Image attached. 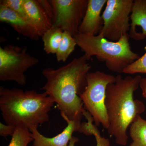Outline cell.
I'll list each match as a JSON object with an SVG mask.
<instances>
[{
  "mask_svg": "<svg viewBox=\"0 0 146 146\" xmlns=\"http://www.w3.org/2000/svg\"><path fill=\"white\" fill-rule=\"evenodd\" d=\"M85 54L58 69L47 68L42 74L46 82L42 90L57 104L63 119H81L84 107L79 97L86 85V77L92 66Z\"/></svg>",
  "mask_w": 146,
  "mask_h": 146,
  "instance_id": "cell-1",
  "label": "cell"
},
{
  "mask_svg": "<svg viewBox=\"0 0 146 146\" xmlns=\"http://www.w3.org/2000/svg\"><path fill=\"white\" fill-rule=\"evenodd\" d=\"M115 82L106 88L105 106L109 126L108 133L113 136L118 145L126 146L127 129L137 116L143 113L145 106L140 100H134L133 94L140 86L142 77L116 76Z\"/></svg>",
  "mask_w": 146,
  "mask_h": 146,
  "instance_id": "cell-2",
  "label": "cell"
},
{
  "mask_svg": "<svg viewBox=\"0 0 146 146\" xmlns=\"http://www.w3.org/2000/svg\"><path fill=\"white\" fill-rule=\"evenodd\" d=\"M54 102L45 92L9 89L0 86V109L7 125L25 127L29 130L49 121Z\"/></svg>",
  "mask_w": 146,
  "mask_h": 146,
  "instance_id": "cell-3",
  "label": "cell"
},
{
  "mask_svg": "<svg viewBox=\"0 0 146 146\" xmlns=\"http://www.w3.org/2000/svg\"><path fill=\"white\" fill-rule=\"evenodd\" d=\"M77 45L90 59L96 56L108 69L119 74L140 57L131 50L128 33L117 42L110 41L99 34L96 36L77 33L74 36Z\"/></svg>",
  "mask_w": 146,
  "mask_h": 146,
  "instance_id": "cell-4",
  "label": "cell"
},
{
  "mask_svg": "<svg viewBox=\"0 0 146 146\" xmlns=\"http://www.w3.org/2000/svg\"><path fill=\"white\" fill-rule=\"evenodd\" d=\"M87 85L79 97L84 108L91 115L95 125H102L106 129L109 126L105 106L106 88L109 84L115 82V76L99 70L89 72L86 77Z\"/></svg>",
  "mask_w": 146,
  "mask_h": 146,
  "instance_id": "cell-5",
  "label": "cell"
},
{
  "mask_svg": "<svg viewBox=\"0 0 146 146\" xmlns=\"http://www.w3.org/2000/svg\"><path fill=\"white\" fill-rule=\"evenodd\" d=\"M39 59L28 52L26 47L11 44L0 47V80L27 83L25 73L36 65Z\"/></svg>",
  "mask_w": 146,
  "mask_h": 146,
  "instance_id": "cell-6",
  "label": "cell"
},
{
  "mask_svg": "<svg viewBox=\"0 0 146 146\" xmlns=\"http://www.w3.org/2000/svg\"><path fill=\"white\" fill-rule=\"evenodd\" d=\"M133 0H107L102 14L104 25L100 33L112 42H117L130 29Z\"/></svg>",
  "mask_w": 146,
  "mask_h": 146,
  "instance_id": "cell-7",
  "label": "cell"
},
{
  "mask_svg": "<svg viewBox=\"0 0 146 146\" xmlns=\"http://www.w3.org/2000/svg\"><path fill=\"white\" fill-rule=\"evenodd\" d=\"M53 11L52 27L73 36L79 33L88 7V0H50Z\"/></svg>",
  "mask_w": 146,
  "mask_h": 146,
  "instance_id": "cell-8",
  "label": "cell"
},
{
  "mask_svg": "<svg viewBox=\"0 0 146 146\" xmlns=\"http://www.w3.org/2000/svg\"><path fill=\"white\" fill-rule=\"evenodd\" d=\"M23 6L28 19L42 36L52 27L53 11L50 1L24 0Z\"/></svg>",
  "mask_w": 146,
  "mask_h": 146,
  "instance_id": "cell-9",
  "label": "cell"
},
{
  "mask_svg": "<svg viewBox=\"0 0 146 146\" xmlns=\"http://www.w3.org/2000/svg\"><path fill=\"white\" fill-rule=\"evenodd\" d=\"M68 125L61 133L52 138L45 137L39 133L37 129L30 131L34 139L33 146H68V143L72 138L73 133L79 131L81 125V119L70 120L64 118Z\"/></svg>",
  "mask_w": 146,
  "mask_h": 146,
  "instance_id": "cell-10",
  "label": "cell"
},
{
  "mask_svg": "<svg viewBox=\"0 0 146 146\" xmlns=\"http://www.w3.org/2000/svg\"><path fill=\"white\" fill-rule=\"evenodd\" d=\"M107 0H88L85 16L79 29V33L96 36L99 34L104 25L102 9Z\"/></svg>",
  "mask_w": 146,
  "mask_h": 146,
  "instance_id": "cell-11",
  "label": "cell"
},
{
  "mask_svg": "<svg viewBox=\"0 0 146 146\" xmlns=\"http://www.w3.org/2000/svg\"><path fill=\"white\" fill-rule=\"evenodd\" d=\"M0 21L10 24L19 34L31 40L37 41L42 37L39 31L31 22L2 4H0Z\"/></svg>",
  "mask_w": 146,
  "mask_h": 146,
  "instance_id": "cell-12",
  "label": "cell"
},
{
  "mask_svg": "<svg viewBox=\"0 0 146 146\" xmlns=\"http://www.w3.org/2000/svg\"><path fill=\"white\" fill-rule=\"evenodd\" d=\"M129 38L141 41L146 38V0L133 1L130 15Z\"/></svg>",
  "mask_w": 146,
  "mask_h": 146,
  "instance_id": "cell-13",
  "label": "cell"
},
{
  "mask_svg": "<svg viewBox=\"0 0 146 146\" xmlns=\"http://www.w3.org/2000/svg\"><path fill=\"white\" fill-rule=\"evenodd\" d=\"M83 116L85 117L87 121L81 123L79 132L87 136L94 135L96 141V146H110L109 139L102 137L97 126L93 124L94 119L90 113L86 110H84ZM78 141V138L73 137L69 142L68 146H75V144Z\"/></svg>",
  "mask_w": 146,
  "mask_h": 146,
  "instance_id": "cell-14",
  "label": "cell"
},
{
  "mask_svg": "<svg viewBox=\"0 0 146 146\" xmlns=\"http://www.w3.org/2000/svg\"><path fill=\"white\" fill-rule=\"evenodd\" d=\"M63 31L58 27H52L42 36L44 50L47 54H56L62 39Z\"/></svg>",
  "mask_w": 146,
  "mask_h": 146,
  "instance_id": "cell-15",
  "label": "cell"
},
{
  "mask_svg": "<svg viewBox=\"0 0 146 146\" xmlns=\"http://www.w3.org/2000/svg\"><path fill=\"white\" fill-rule=\"evenodd\" d=\"M129 133L132 140L129 146H146V120L137 116L130 125Z\"/></svg>",
  "mask_w": 146,
  "mask_h": 146,
  "instance_id": "cell-16",
  "label": "cell"
},
{
  "mask_svg": "<svg viewBox=\"0 0 146 146\" xmlns=\"http://www.w3.org/2000/svg\"><path fill=\"white\" fill-rule=\"evenodd\" d=\"M77 45L76 39L68 32L63 31L62 40L56 54L58 62H65L74 51Z\"/></svg>",
  "mask_w": 146,
  "mask_h": 146,
  "instance_id": "cell-17",
  "label": "cell"
},
{
  "mask_svg": "<svg viewBox=\"0 0 146 146\" xmlns=\"http://www.w3.org/2000/svg\"><path fill=\"white\" fill-rule=\"evenodd\" d=\"M34 141L29 129L25 127L16 126L8 146H27Z\"/></svg>",
  "mask_w": 146,
  "mask_h": 146,
  "instance_id": "cell-18",
  "label": "cell"
},
{
  "mask_svg": "<svg viewBox=\"0 0 146 146\" xmlns=\"http://www.w3.org/2000/svg\"><path fill=\"white\" fill-rule=\"evenodd\" d=\"M145 49V54L126 68L123 73L131 75L137 73L146 74V46Z\"/></svg>",
  "mask_w": 146,
  "mask_h": 146,
  "instance_id": "cell-19",
  "label": "cell"
},
{
  "mask_svg": "<svg viewBox=\"0 0 146 146\" xmlns=\"http://www.w3.org/2000/svg\"><path fill=\"white\" fill-rule=\"evenodd\" d=\"M24 0H1L0 4L6 7L21 17L28 19L24 8Z\"/></svg>",
  "mask_w": 146,
  "mask_h": 146,
  "instance_id": "cell-20",
  "label": "cell"
},
{
  "mask_svg": "<svg viewBox=\"0 0 146 146\" xmlns=\"http://www.w3.org/2000/svg\"><path fill=\"white\" fill-rule=\"evenodd\" d=\"M15 126L5 125L1 122L0 123V135L4 137L9 136H12L15 131Z\"/></svg>",
  "mask_w": 146,
  "mask_h": 146,
  "instance_id": "cell-21",
  "label": "cell"
},
{
  "mask_svg": "<svg viewBox=\"0 0 146 146\" xmlns=\"http://www.w3.org/2000/svg\"><path fill=\"white\" fill-rule=\"evenodd\" d=\"M140 87L142 90L143 97L146 99V78L141 79L140 83Z\"/></svg>",
  "mask_w": 146,
  "mask_h": 146,
  "instance_id": "cell-22",
  "label": "cell"
}]
</instances>
